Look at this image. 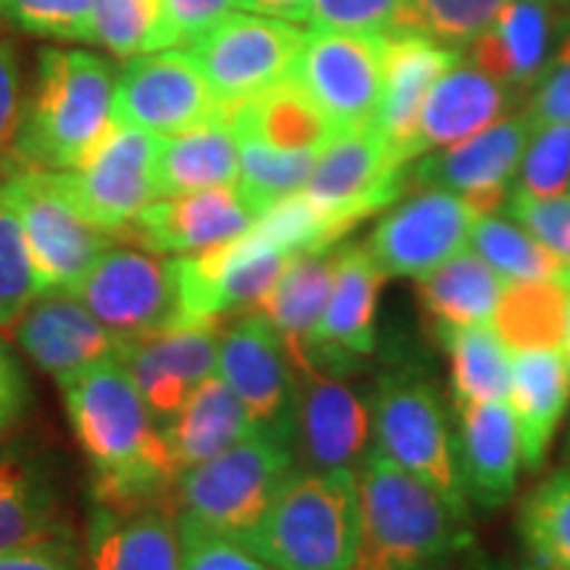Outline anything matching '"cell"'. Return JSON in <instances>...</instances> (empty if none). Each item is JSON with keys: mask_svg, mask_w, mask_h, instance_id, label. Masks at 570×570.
Instances as JSON below:
<instances>
[{"mask_svg": "<svg viewBox=\"0 0 570 570\" xmlns=\"http://www.w3.org/2000/svg\"><path fill=\"white\" fill-rule=\"evenodd\" d=\"M63 396L71 431L92 462L96 508L132 510L173 494L180 473L119 356L63 383Z\"/></svg>", "mask_w": 570, "mask_h": 570, "instance_id": "6da1fadb", "label": "cell"}, {"mask_svg": "<svg viewBox=\"0 0 570 570\" xmlns=\"http://www.w3.org/2000/svg\"><path fill=\"white\" fill-rule=\"evenodd\" d=\"M360 552L352 570H444L468 544V510L370 449L356 468Z\"/></svg>", "mask_w": 570, "mask_h": 570, "instance_id": "7a4b0ae2", "label": "cell"}, {"mask_svg": "<svg viewBox=\"0 0 570 570\" xmlns=\"http://www.w3.org/2000/svg\"><path fill=\"white\" fill-rule=\"evenodd\" d=\"M238 544L277 570H352L360 552L356 470H294Z\"/></svg>", "mask_w": 570, "mask_h": 570, "instance_id": "3957f363", "label": "cell"}, {"mask_svg": "<svg viewBox=\"0 0 570 570\" xmlns=\"http://www.w3.org/2000/svg\"><path fill=\"white\" fill-rule=\"evenodd\" d=\"M117 77L98 56L46 48L38 90L19 127L13 169H75L114 125Z\"/></svg>", "mask_w": 570, "mask_h": 570, "instance_id": "277c9868", "label": "cell"}, {"mask_svg": "<svg viewBox=\"0 0 570 570\" xmlns=\"http://www.w3.org/2000/svg\"><path fill=\"white\" fill-rule=\"evenodd\" d=\"M294 454L291 441L254 428L217 458L180 473L173 491L177 518L233 541L244 539L294 473Z\"/></svg>", "mask_w": 570, "mask_h": 570, "instance_id": "5b68a950", "label": "cell"}, {"mask_svg": "<svg viewBox=\"0 0 570 570\" xmlns=\"http://www.w3.org/2000/svg\"><path fill=\"white\" fill-rule=\"evenodd\" d=\"M0 196L24 230L40 296H75L85 275L111 248L114 233L77 209L53 169H13L0 183Z\"/></svg>", "mask_w": 570, "mask_h": 570, "instance_id": "8992f818", "label": "cell"}, {"mask_svg": "<svg viewBox=\"0 0 570 570\" xmlns=\"http://www.w3.org/2000/svg\"><path fill=\"white\" fill-rule=\"evenodd\" d=\"M370 449L468 510L454 431L449 428L444 399L433 383L412 375H391L383 381L373 399Z\"/></svg>", "mask_w": 570, "mask_h": 570, "instance_id": "52a82bcc", "label": "cell"}, {"mask_svg": "<svg viewBox=\"0 0 570 570\" xmlns=\"http://www.w3.org/2000/svg\"><path fill=\"white\" fill-rule=\"evenodd\" d=\"M296 254L259 227L206 252L175 256L183 323H223L227 315L259 309Z\"/></svg>", "mask_w": 570, "mask_h": 570, "instance_id": "ba28073f", "label": "cell"}, {"mask_svg": "<svg viewBox=\"0 0 570 570\" xmlns=\"http://www.w3.org/2000/svg\"><path fill=\"white\" fill-rule=\"evenodd\" d=\"M302 30L259 13H227L206 30L190 59L202 69L225 111L288 80L304 46Z\"/></svg>", "mask_w": 570, "mask_h": 570, "instance_id": "9c48e42d", "label": "cell"}, {"mask_svg": "<svg viewBox=\"0 0 570 570\" xmlns=\"http://www.w3.org/2000/svg\"><path fill=\"white\" fill-rule=\"evenodd\" d=\"M407 167L375 125L352 127L333 135L320 151L302 194L344 238L360 219L402 196Z\"/></svg>", "mask_w": 570, "mask_h": 570, "instance_id": "30bf717a", "label": "cell"}, {"mask_svg": "<svg viewBox=\"0 0 570 570\" xmlns=\"http://www.w3.org/2000/svg\"><path fill=\"white\" fill-rule=\"evenodd\" d=\"M159 148V135L114 119L104 140L75 169L59 173V180L92 225L117 235L127 230L132 219L159 198L156 194Z\"/></svg>", "mask_w": 570, "mask_h": 570, "instance_id": "8fae6325", "label": "cell"}, {"mask_svg": "<svg viewBox=\"0 0 570 570\" xmlns=\"http://www.w3.org/2000/svg\"><path fill=\"white\" fill-rule=\"evenodd\" d=\"M383 67L386 35L312 30L304 35L291 80L341 132L375 122Z\"/></svg>", "mask_w": 570, "mask_h": 570, "instance_id": "7c38bea8", "label": "cell"}, {"mask_svg": "<svg viewBox=\"0 0 570 570\" xmlns=\"http://www.w3.org/2000/svg\"><path fill=\"white\" fill-rule=\"evenodd\" d=\"M75 296L119 341L180 325L175 259H159L151 252L109 248L85 275Z\"/></svg>", "mask_w": 570, "mask_h": 570, "instance_id": "4fadbf2b", "label": "cell"}, {"mask_svg": "<svg viewBox=\"0 0 570 570\" xmlns=\"http://www.w3.org/2000/svg\"><path fill=\"white\" fill-rule=\"evenodd\" d=\"M217 375L240 399L256 428L294 444L298 373L283 338L262 312H248L219 333Z\"/></svg>", "mask_w": 570, "mask_h": 570, "instance_id": "5bb4252c", "label": "cell"}, {"mask_svg": "<svg viewBox=\"0 0 570 570\" xmlns=\"http://www.w3.org/2000/svg\"><path fill=\"white\" fill-rule=\"evenodd\" d=\"M479 212L465 198L425 188L375 225L367 252L386 277L417 281L470 248Z\"/></svg>", "mask_w": 570, "mask_h": 570, "instance_id": "9a60e30c", "label": "cell"}, {"mask_svg": "<svg viewBox=\"0 0 570 570\" xmlns=\"http://www.w3.org/2000/svg\"><path fill=\"white\" fill-rule=\"evenodd\" d=\"M188 51L140 53L117 77L114 119L169 138L223 114Z\"/></svg>", "mask_w": 570, "mask_h": 570, "instance_id": "2e32d148", "label": "cell"}, {"mask_svg": "<svg viewBox=\"0 0 570 570\" xmlns=\"http://www.w3.org/2000/svg\"><path fill=\"white\" fill-rule=\"evenodd\" d=\"M531 135L529 114L502 117L487 130L439 151H428L407 177L423 188H441L483 214L504 209Z\"/></svg>", "mask_w": 570, "mask_h": 570, "instance_id": "e0dca14e", "label": "cell"}, {"mask_svg": "<svg viewBox=\"0 0 570 570\" xmlns=\"http://www.w3.org/2000/svg\"><path fill=\"white\" fill-rule=\"evenodd\" d=\"M373 441V404L336 373H298L294 452L312 470H356Z\"/></svg>", "mask_w": 570, "mask_h": 570, "instance_id": "ac0fdd59", "label": "cell"}, {"mask_svg": "<svg viewBox=\"0 0 570 570\" xmlns=\"http://www.w3.org/2000/svg\"><path fill=\"white\" fill-rule=\"evenodd\" d=\"M219 333L223 323H183L122 341L119 362L156 420L175 415L190 391L217 373Z\"/></svg>", "mask_w": 570, "mask_h": 570, "instance_id": "d6986e66", "label": "cell"}, {"mask_svg": "<svg viewBox=\"0 0 570 570\" xmlns=\"http://www.w3.org/2000/svg\"><path fill=\"white\" fill-rule=\"evenodd\" d=\"M386 275L375 265L367 246H344L336 252V275L320 325L306 346L304 370L341 373L348 362L373 354L377 294Z\"/></svg>", "mask_w": 570, "mask_h": 570, "instance_id": "ffe728a7", "label": "cell"}, {"mask_svg": "<svg viewBox=\"0 0 570 570\" xmlns=\"http://www.w3.org/2000/svg\"><path fill=\"white\" fill-rule=\"evenodd\" d=\"M256 212L238 185L156 198L132 219L130 235L151 254L188 256L240 238L256 225Z\"/></svg>", "mask_w": 570, "mask_h": 570, "instance_id": "44dd1931", "label": "cell"}, {"mask_svg": "<svg viewBox=\"0 0 570 570\" xmlns=\"http://www.w3.org/2000/svg\"><path fill=\"white\" fill-rule=\"evenodd\" d=\"M458 61L460 53L454 48L420 32L386 35L383 90L373 125L407 164L420 159L417 119L428 92Z\"/></svg>", "mask_w": 570, "mask_h": 570, "instance_id": "7402d4cb", "label": "cell"}, {"mask_svg": "<svg viewBox=\"0 0 570 570\" xmlns=\"http://www.w3.org/2000/svg\"><path fill=\"white\" fill-rule=\"evenodd\" d=\"M454 452L465 497L481 508H502L518 489V428L508 402H454Z\"/></svg>", "mask_w": 570, "mask_h": 570, "instance_id": "603a6c76", "label": "cell"}, {"mask_svg": "<svg viewBox=\"0 0 570 570\" xmlns=\"http://www.w3.org/2000/svg\"><path fill=\"white\" fill-rule=\"evenodd\" d=\"M17 344L56 381L69 383L98 362L119 354V341L71 294H53L17 320Z\"/></svg>", "mask_w": 570, "mask_h": 570, "instance_id": "cb8c5ba5", "label": "cell"}, {"mask_svg": "<svg viewBox=\"0 0 570 570\" xmlns=\"http://www.w3.org/2000/svg\"><path fill=\"white\" fill-rule=\"evenodd\" d=\"M85 570H180L177 515L164 502L132 510L96 508L85 541Z\"/></svg>", "mask_w": 570, "mask_h": 570, "instance_id": "d4e9b609", "label": "cell"}, {"mask_svg": "<svg viewBox=\"0 0 570 570\" xmlns=\"http://www.w3.org/2000/svg\"><path fill=\"white\" fill-rule=\"evenodd\" d=\"M570 373L560 348L512 352L508 404L515 417L523 465L539 470L568 412Z\"/></svg>", "mask_w": 570, "mask_h": 570, "instance_id": "484cf974", "label": "cell"}, {"mask_svg": "<svg viewBox=\"0 0 570 570\" xmlns=\"http://www.w3.org/2000/svg\"><path fill=\"white\" fill-rule=\"evenodd\" d=\"M508 88H502L475 63L458 61L452 69H446L428 92L423 111H420V156L454 146L499 122L508 111Z\"/></svg>", "mask_w": 570, "mask_h": 570, "instance_id": "4316f807", "label": "cell"}, {"mask_svg": "<svg viewBox=\"0 0 570 570\" xmlns=\"http://www.w3.org/2000/svg\"><path fill=\"white\" fill-rule=\"evenodd\" d=\"M159 428L177 473H185L238 444L256 425L240 399L214 373L198 383L180 410L161 420Z\"/></svg>", "mask_w": 570, "mask_h": 570, "instance_id": "83f0119b", "label": "cell"}, {"mask_svg": "<svg viewBox=\"0 0 570 570\" xmlns=\"http://www.w3.org/2000/svg\"><path fill=\"white\" fill-rule=\"evenodd\" d=\"M470 48L475 67L502 88L525 90L537 85L550 51L547 0H508Z\"/></svg>", "mask_w": 570, "mask_h": 570, "instance_id": "f1b7e54d", "label": "cell"}, {"mask_svg": "<svg viewBox=\"0 0 570 570\" xmlns=\"http://www.w3.org/2000/svg\"><path fill=\"white\" fill-rule=\"evenodd\" d=\"M238 173V135L227 111H223L190 130L161 138L159 159H156V194L167 198L235 185Z\"/></svg>", "mask_w": 570, "mask_h": 570, "instance_id": "f546056e", "label": "cell"}, {"mask_svg": "<svg viewBox=\"0 0 570 570\" xmlns=\"http://www.w3.org/2000/svg\"><path fill=\"white\" fill-rule=\"evenodd\" d=\"M238 138H252L288 154H320L338 130L306 92L291 80L227 111Z\"/></svg>", "mask_w": 570, "mask_h": 570, "instance_id": "4dcf8cb0", "label": "cell"}, {"mask_svg": "<svg viewBox=\"0 0 570 570\" xmlns=\"http://www.w3.org/2000/svg\"><path fill=\"white\" fill-rule=\"evenodd\" d=\"M333 275H336V252L298 254L288 262L273 291L256 309L269 320L277 336L283 338L296 373L304 370L306 346H309L312 333L325 312Z\"/></svg>", "mask_w": 570, "mask_h": 570, "instance_id": "1f68e13d", "label": "cell"}, {"mask_svg": "<svg viewBox=\"0 0 570 570\" xmlns=\"http://www.w3.org/2000/svg\"><path fill=\"white\" fill-rule=\"evenodd\" d=\"M417 298L428 320L439 331L487 325L502 302L508 283L489 267L473 248L444 262L423 277H417Z\"/></svg>", "mask_w": 570, "mask_h": 570, "instance_id": "d6a6232c", "label": "cell"}, {"mask_svg": "<svg viewBox=\"0 0 570 570\" xmlns=\"http://www.w3.org/2000/svg\"><path fill=\"white\" fill-rule=\"evenodd\" d=\"M71 537L46 473L19 454L0 458V552Z\"/></svg>", "mask_w": 570, "mask_h": 570, "instance_id": "836d02e7", "label": "cell"}, {"mask_svg": "<svg viewBox=\"0 0 570 570\" xmlns=\"http://www.w3.org/2000/svg\"><path fill=\"white\" fill-rule=\"evenodd\" d=\"M436 336L449 356L454 402H508L512 352L491 323L452 327Z\"/></svg>", "mask_w": 570, "mask_h": 570, "instance_id": "e575fe53", "label": "cell"}, {"mask_svg": "<svg viewBox=\"0 0 570 570\" xmlns=\"http://www.w3.org/2000/svg\"><path fill=\"white\" fill-rule=\"evenodd\" d=\"M470 248L504 283H560L570 291V267L512 217L483 214L475 219Z\"/></svg>", "mask_w": 570, "mask_h": 570, "instance_id": "d590c367", "label": "cell"}, {"mask_svg": "<svg viewBox=\"0 0 570 570\" xmlns=\"http://www.w3.org/2000/svg\"><path fill=\"white\" fill-rule=\"evenodd\" d=\"M568 296L560 283H508L491 327L510 352L560 348Z\"/></svg>", "mask_w": 570, "mask_h": 570, "instance_id": "8d00e7d4", "label": "cell"}, {"mask_svg": "<svg viewBox=\"0 0 570 570\" xmlns=\"http://www.w3.org/2000/svg\"><path fill=\"white\" fill-rule=\"evenodd\" d=\"M240 173L238 190L246 204L262 217L275 204L296 196L309 180L320 154H288L275 151L265 142L252 138H238Z\"/></svg>", "mask_w": 570, "mask_h": 570, "instance_id": "74e56055", "label": "cell"}, {"mask_svg": "<svg viewBox=\"0 0 570 570\" xmlns=\"http://www.w3.org/2000/svg\"><path fill=\"white\" fill-rule=\"evenodd\" d=\"M518 525L533 560L570 570V470L547 475L523 499Z\"/></svg>", "mask_w": 570, "mask_h": 570, "instance_id": "f35d334b", "label": "cell"}, {"mask_svg": "<svg viewBox=\"0 0 570 570\" xmlns=\"http://www.w3.org/2000/svg\"><path fill=\"white\" fill-rule=\"evenodd\" d=\"M508 0H407L402 32H420L441 46H470Z\"/></svg>", "mask_w": 570, "mask_h": 570, "instance_id": "ab89813d", "label": "cell"}, {"mask_svg": "<svg viewBox=\"0 0 570 570\" xmlns=\"http://www.w3.org/2000/svg\"><path fill=\"white\" fill-rule=\"evenodd\" d=\"M570 185V125L531 127L512 194L552 198Z\"/></svg>", "mask_w": 570, "mask_h": 570, "instance_id": "60d3db41", "label": "cell"}, {"mask_svg": "<svg viewBox=\"0 0 570 570\" xmlns=\"http://www.w3.org/2000/svg\"><path fill=\"white\" fill-rule=\"evenodd\" d=\"M40 296L19 217L0 196V327H11Z\"/></svg>", "mask_w": 570, "mask_h": 570, "instance_id": "b9f144b4", "label": "cell"}, {"mask_svg": "<svg viewBox=\"0 0 570 570\" xmlns=\"http://www.w3.org/2000/svg\"><path fill=\"white\" fill-rule=\"evenodd\" d=\"M159 0H92V42L114 56L151 53Z\"/></svg>", "mask_w": 570, "mask_h": 570, "instance_id": "7bdbcfd3", "label": "cell"}, {"mask_svg": "<svg viewBox=\"0 0 570 570\" xmlns=\"http://www.w3.org/2000/svg\"><path fill=\"white\" fill-rule=\"evenodd\" d=\"M0 13L42 38L92 42V0H0Z\"/></svg>", "mask_w": 570, "mask_h": 570, "instance_id": "ee69618b", "label": "cell"}, {"mask_svg": "<svg viewBox=\"0 0 570 570\" xmlns=\"http://www.w3.org/2000/svg\"><path fill=\"white\" fill-rule=\"evenodd\" d=\"M407 0H312L315 30L396 35L402 32Z\"/></svg>", "mask_w": 570, "mask_h": 570, "instance_id": "f6af8a7d", "label": "cell"}, {"mask_svg": "<svg viewBox=\"0 0 570 570\" xmlns=\"http://www.w3.org/2000/svg\"><path fill=\"white\" fill-rule=\"evenodd\" d=\"M180 570H277L238 541L219 537L188 518H177Z\"/></svg>", "mask_w": 570, "mask_h": 570, "instance_id": "bcb514c9", "label": "cell"}, {"mask_svg": "<svg viewBox=\"0 0 570 570\" xmlns=\"http://www.w3.org/2000/svg\"><path fill=\"white\" fill-rule=\"evenodd\" d=\"M235 6H238V0H161L151 51H167V48L185 46V42L194 46Z\"/></svg>", "mask_w": 570, "mask_h": 570, "instance_id": "7dc6e473", "label": "cell"}, {"mask_svg": "<svg viewBox=\"0 0 570 570\" xmlns=\"http://www.w3.org/2000/svg\"><path fill=\"white\" fill-rule=\"evenodd\" d=\"M508 217L515 219L529 230L533 238L541 240L558 259L570 267V196L531 198L510 194Z\"/></svg>", "mask_w": 570, "mask_h": 570, "instance_id": "c3c4849f", "label": "cell"}, {"mask_svg": "<svg viewBox=\"0 0 570 570\" xmlns=\"http://www.w3.org/2000/svg\"><path fill=\"white\" fill-rule=\"evenodd\" d=\"M537 85L531 109L525 111L531 127L570 125V38L562 42L552 63H547Z\"/></svg>", "mask_w": 570, "mask_h": 570, "instance_id": "681fc988", "label": "cell"}, {"mask_svg": "<svg viewBox=\"0 0 570 570\" xmlns=\"http://www.w3.org/2000/svg\"><path fill=\"white\" fill-rule=\"evenodd\" d=\"M21 127L19 71L11 48L0 40V169H11Z\"/></svg>", "mask_w": 570, "mask_h": 570, "instance_id": "f907efd6", "label": "cell"}, {"mask_svg": "<svg viewBox=\"0 0 570 570\" xmlns=\"http://www.w3.org/2000/svg\"><path fill=\"white\" fill-rule=\"evenodd\" d=\"M0 570H82V560L75 537H63L0 552Z\"/></svg>", "mask_w": 570, "mask_h": 570, "instance_id": "816d5d0a", "label": "cell"}, {"mask_svg": "<svg viewBox=\"0 0 570 570\" xmlns=\"http://www.w3.org/2000/svg\"><path fill=\"white\" fill-rule=\"evenodd\" d=\"M27 407V377L11 348L0 341V436L17 423Z\"/></svg>", "mask_w": 570, "mask_h": 570, "instance_id": "f5cc1de1", "label": "cell"}, {"mask_svg": "<svg viewBox=\"0 0 570 570\" xmlns=\"http://www.w3.org/2000/svg\"><path fill=\"white\" fill-rule=\"evenodd\" d=\"M238 9L298 24V21H309L312 0H238Z\"/></svg>", "mask_w": 570, "mask_h": 570, "instance_id": "db71d44e", "label": "cell"}, {"mask_svg": "<svg viewBox=\"0 0 570 570\" xmlns=\"http://www.w3.org/2000/svg\"><path fill=\"white\" fill-rule=\"evenodd\" d=\"M560 354H562V360H566V365H568V373H570V296H568V306H566V325H562Z\"/></svg>", "mask_w": 570, "mask_h": 570, "instance_id": "11a10c76", "label": "cell"}, {"mask_svg": "<svg viewBox=\"0 0 570 570\" xmlns=\"http://www.w3.org/2000/svg\"><path fill=\"white\" fill-rule=\"evenodd\" d=\"M525 570H562V568H554V566H550V562H541V560L531 558V566Z\"/></svg>", "mask_w": 570, "mask_h": 570, "instance_id": "9f6ffc18", "label": "cell"}, {"mask_svg": "<svg viewBox=\"0 0 570 570\" xmlns=\"http://www.w3.org/2000/svg\"><path fill=\"white\" fill-rule=\"evenodd\" d=\"M566 3H570V0H566Z\"/></svg>", "mask_w": 570, "mask_h": 570, "instance_id": "6f0895ef", "label": "cell"}]
</instances>
